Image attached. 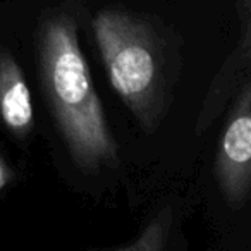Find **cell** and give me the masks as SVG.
Wrapping results in <instances>:
<instances>
[{
	"mask_svg": "<svg viewBox=\"0 0 251 251\" xmlns=\"http://www.w3.org/2000/svg\"><path fill=\"white\" fill-rule=\"evenodd\" d=\"M43 64L50 97L73 151L84 162L108 157L112 143L100 101L77 47L76 31L67 23H53L47 29Z\"/></svg>",
	"mask_w": 251,
	"mask_h": 251,
	"instance_id": "cell-1",
	"label": "cell"
},
{
	"mask_svg": "<svg viewBox=\"0 0 251 251\" xmlns=\"http://www.w3.org/2000/svg\"><path fill=\"white\" fill-rule=\"evenodd\" d=\"M0 112L11 129H26L33 121L29 90L14 66L0 69Z\"/></svg>",
	"mask_w": 251,
	"mask_h": 251,
	"instance_id": "cell-3",
	"label": "cell"
},
{
	"mask_svg": "<svg viewBox=\"0 0 251 251\" xmlns=\"http://www.w3.org/2000/svg\"><path fill=\"white\" fill-rule=\"evenodd\" d=\"M97 36L103 50L112 86L131 100L145 93L155 74L153 57L147 47L107 18L97 21Z\"/></svg>",
	"mask_w": 251,
	"mask_h": 251,
	"instance_id": "cell-2",
	"label": "cell"
},
{
	"mask_svg": "<svg viewBox=\"0 0 251 251\" xmlns=\"http://www.w3.org/2000/svg\"><path fill=\"white\" fill-rule=\"evenodd\" d=\"M224 155L232 165L248 167L251 158V121L250 114H243L230 122L224 138Z\"/></svg>",
	"mask_w": 251,
	"mask_h": 251,
	"instance_id": "cell-4",
	"label": "cell"
},
{
	"mask_svg": "<svg viewBox=\"0 0 251 251\" xmlns=\"http://www.w3.org/2000/svg\"><path fill=\"white\" fill-rule=\"evenodd\" d=\"M4 186V171H2V165H0V188Z\"/></svg>",
	"mask_w": 251,
	"mask_h": 251,
	"instance_id": "cell-5",
	"label": "cell"
}]
</instances>
